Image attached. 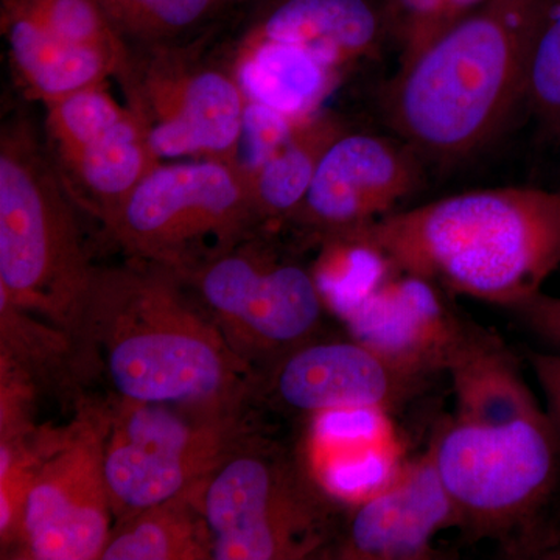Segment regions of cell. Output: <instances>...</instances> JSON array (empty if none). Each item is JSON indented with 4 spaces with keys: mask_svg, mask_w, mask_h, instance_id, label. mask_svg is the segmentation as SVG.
Masks as SVG:
<instances>
[{
    "mask_svg": "<svg viewBox=\"0 0 560 560\" xmlns=\"http://www.w3.org/2000/svg\"><path fill=\"white\" fill-rule=\"evenodd\" d=\"M202 512L215 560H301L329 552L335 508L283 448L246 440L210 475Z\"/></svg>",
    "mask_w": 560,
    "mask_h": 560,
    "instance_id": "6",
    "label": "cell"
},
{
    "mask_svg": "<svg viewBox=\"0 0 560 560\" xmlns=\"http://www.w3.org/2000/svg\"><path fill=\"white\" fill-rule=\"evenodd\" d=\"M242 411L119 400L109 412L105 474L116 523L202 488L248 440Z\"/></svg>",
    "mask_w": 560,
    "mask_h": 560,
    "instance_id": "8",
    "label": "cell"
},
{
    "mask_svg": "<svg viewBox=\"0 0 560 560\" xmlns=\"http://www.w3.org/2000/svg\"><path fill=\"white\" fill-rule=\"evenodd\" d=\"M389 35L400 50V65L415 58L447 27L448 0H385Z\"/></svg>",
    "mask_w": 560,
    "mask_h": 560,
    "instance_id": "26",
    "label": "cell"
},
{
    "mask_svg": "<svg viewBox=\"0 0 560 560\" xmlns=\"http://www.w3.org/2000/svg\"><path fill=\"white\" fill-rule=\"evenodd\" d=\"M202 489L205 486L116 523L101 560L212 559Z\"/></svg>",
    "mask_w": 560,
    "mask_h": 560,
    "instance_id": "20",
    "label": "cell"
},
{
    "mask_svg": "<svg viewBox=\"0 0 560 560\" xmlns=\"http://www.w3.org/2000/svg\"><path fill=\"white\" fill-rule=\"evenodd\" d=\"M109 412L84 411L35 456L18 536L24 558L98 560L116 518L105 474Z\"/></svg>",
    "mask_w": 560,
    "mask_h": 560,
    "instance_id": "11",
    "label": "cell"
},
{
    "mask_svg": "<svg viewBox=\"0 0 560 560\" xmlns=\"http://www.w3.org/2000/svg\"><path fill=\"white\" fill-rule=\"evenodd\" d=\"M430 451L464 539L508 559H560V431L547 411L506 423L453 418Z\"/></svg>",
    "mask_w": 560,
    "mask_h": 560,
    "instance_id": "4",
    "label": "cell"
},
{
    "mask_svg": "<svg viewBox=\"0 0 560 560\" xmlns=\"http://www.w3.org/2000/svg\"><path fill=\"white\" fill-rule=\"evenodd\" d=\"M46 131L70 198L103 226L162 162L142 121L106 84L46 106Z\"/></svg>",
    "mask_w": 560,
    "mask_h": 560,
    "instance_id": "13",
    "label": "cell"
},
{
    "mask_svg": "<svg viewBox=\"0 0 560 560\" xmlns=\"http://www.w3.org/2000/svg\"><path fill=\"white\" fill-rule=\"evenodd\" d=\"M308 120V119H307ZM305 120H293L259 103L248 102L237 164L246 175L259 168Z\"/></svg>",
    "mask_w": 560,
    "mask_h": 560,
    "instance_id": "27",
    "label": "cell"
},
{
    "mask_svg": "<svg viewBox=\"0 0 560 560\" xmlns=\"http://www.w3.org/2000/svg\"><path fill=\"white\" fill-rule=\"evenodd\" d=\"M422 180L416 154L393 140L345 130L330 143L290 221L320 237L388 215Z\"/></svg>",
    "mask_w": 560,
    "mask_h": 560,
    "instance_id": "15",
    "label": "cell"
},
{
    "mask_svg": "<svg viewBox=\"0 0 560 560\" xmlns=\"http://www.w3.org/2000/svg\"><path fill=\"white\" fill-rule=\"evenodd\" d=\"M234 0H145L119 24L125 39L142 44L173 39L205 25Z\"/></svg>",
    "mask_w": 560,
    "mask_h": 560,
    "instance_id": "25",
    "label": "cell"
},
{
    "mask_svg": "<svg viewBox=\"0 0 560 560\" xmlns=\"http://www.w3.org/2000/svg\"><path fill=\"white\" fill-rule=\"evenodd\" d=\"M545 0H489L453 22L385 91L390 127L438 161L480 150L525 101L534 35Z\"/></svg>",
    "mask_w": 560,
    "mask_h": 560,
    "instance_id": "3",
    "label": "cell"
},
{
    "mask_svg": "<svg viewBox=\"0 0 560 560\" xmlns=\"http://www.w3.org/2000/svg\"><path fill=\"white\" fill-rule=\"evenodd\" d=\"M268 370V393L283 410L298 415L399 410L431 381L397 366L353 338L304 342Z\"/></svg>",
    "mask_w": 560,
    "mask_h": 560,
    "instance_id": "14",
    "label": "cell"
},
{
    "mask_svg": "<svg viewBox=\"0 0 560 560\" xmlns=\"http://www.w3.org/2000/svg\"><path fill=\"white\" fill-rule=\"evenodd\" d=\"M327 238L366 246L441 290L514 308L560 267V191H464Z\"/></svg>",
    "mask_w": 560,
    "mask_h": 560,
    "instance_id": "2",
    "label": "cell"
},
{
    "mask_svg": "<svg viewBox=\"0 0 560 560\" xmlns=\"http://www.w3.org/2000/svg\"><path fill=\"white\" fill-rule=\"evenodd\" d=\"M73 345L119 400L242 411L259 383L184 280L147 261L95 268Z\"/></svg>",
    "mask_w": 560,
    "mask_h": 560,
    "instance_id": "1",
    "label": "cell"
},
{
    "mask_svg": "<svg viewBox=\"0 0 560 560\" xmlns=\"http://www.w3.org/2000/svg\"><path fill=\"white\" fill-rule=\"evenodd\" d=\"M260 220L235 162L161 164L105 224L132 260L184 276L248 238Z\"/></svg>",
    "mask_w": 560,
    "mask_h": 560,
    "instance_id": "7",
    "label": "cell"
},
{
    "mask_svg": "<svg viewBox=\"0 0 560 560\" xmlns=\"http://www.w3.org/2000/svg\"><path fill=\"white\" fill-rule=\"evenodd\" d=\"M338 117L320 110L302 121L256 171L246 175L260 223L290 220L311 189L324 153L342 131Z\"/></svg>",
    "mask_w": 560,
    "mask_h": 560,
    "instance_id": "21",
    "label": "cell"
},
{
    "mask_svg": "<svg viewBox=\"0 0 560 560\" xmlns=\"http://www.w3.org/2000/svg\"><path fill=\"white\" fill-rule=\"evenodd\" d=\"M139 47L119 81L158 158L237 164L248 98L232 70L202 61L194 44Z\"/></svg>",
    "mask_w": 560,
    "mask_h": 560,
    "instance_id": "9",
    "label": "cell"
},
{
    "mask_svg": "<svg viewBox=\"0 0 560 560\" xmlns=\"http://www.w3.org/2000/svg\"><path fill=\"white\" fill-rule=\"evenodd\" d=\"M486 2L489 0H448L447 27L471 11L480 9Z\"/></svg>",
    "mask_w": 560,
    "mask_h": 560,
    "instance_id": "31",
    "label": "cell"
},
{
    "mask_svg": "<svg viewBox=\"0 0 560 560\" xmlns=\"http://www.w3.org/2000/svg\"><path fill=\"white\" fill-rule=\"evenodd\" d=\"M541 341L560 350V300L537 293L511 308Z\"/></svg>",
    "mask_w": 560,
    "mask_h": 560,
    "instance_id": "28",
    "label": "cell"
},
{
    "mask_svg": "<svg viewBox=\"0 0 560 560\" xmlns=\"http://www.w3.org/2000/svg\"><path fill=\"white\" fill-rule=\"evenodd\" d=\"M77 206L27 120L0 136V300L79 335L94 278Z\"/></svg>",
    "mask_w": 560,
    "mask_h": 560,
    "instance_id": "5",
    "label": "cell"
},
{
    "mask_svg": "<svg viewBox=\"0 0 560 560\" xmlns=\"http://www.w3.org/2000/svg\"><path fill=\"white\" fill-rule=\"evenodd\" d=\"M456 394L455 418L478 423H506L541 410L517 360L499 340L451 371Z\"/></svg>",
    "mask_w": 560,
    "mask_h": 560,
    "instance_id": "22",
    "label": "cell"
},
{
    "mask_svg": "<svg viewBox=\"0 0 560 560\" xmlns=\"http://www.w3.org/2000/svg\"><path fill=\"white\" fill-rule=\"evenodd\" d=\"M58 38L130 61L131 49L101 0H3Z\"/></svg>",
    "mask_w": 560,
    "mask_h": 560,
    "instance_id": "23",
    "label": "cell"
},
{
    "mask_svg": "<svg viewBox=\"0 0 560 560\" xmlns=\"http://www.w3.org/2000/svg\"><path fill=\"white\" fill-rule=\"evenodd\" d=\"M0 20L22 90L44 106L106 84L110 77L119 79L127 69L128 62L58 38L10 7L2 5Z\"/></svg>",
    "mask_w": 560,
    "mask_h": 560,
    "instance_id": "18",
    "label": "cell"
},
{
    "mask_svg": "<svg viewBox=\"0 0 560 560\" xmlns=\"http://www.w3.org/2000/svg\"><path fill=\"white\" fill-rule=\"evenodd\" d=\"M447 528H456L455 510L429 448L357 508L331 552L350 560L440 559L433 541Z\"/></svg>",
    "mask_w": 560,
    "mask_h": 560,
    "instance_id": "16",
    "label": "cell"
},
{
    "mask_svg": "<svg viewBox=\"0 0 560 560\" xmlns=\"http://www.w3.org/2000/svg\"><path fill=\"white\" fill-rule=\"evenodd\" d=\"M541 385L545 386L548 396V415L560 431V357H541L537 363Z\"/></svg>",
    "mask_w": 560,
    "mask_h": 560,
    "instance_id": "29",
    "label": "cell"
},
{
    "mask_svg": "<svg viewBox=\"0 0 560 560\" xmlns=\"http://www.w3.org/2000/svg\"><path fill=\"white\" fill-rule=\"evenodd\" d=\"M386 35L375 0H270L243 39L296 44L345 70L377 54Z\"/></svg>",
    "mask_w": 560,
    "mask_h": 560,
    "instance_id": "17",
    "label": "cell"
},
{
    "mask_svg": "<svg viewBox=\"0 0 560 560\" xmlns=\"http://www.w3.org/2000/svg\"><path fill=\"white\" fill-rule=\"evenodd\" d=\"M103 9L109 14L116 27H119L125 18L130 16L132 11L138 9L145 0H101Z\"/></svg>",
    "mask_w": 560,
    "mask_h": 560,
    "instance_id": "30",
    "label": "cell"
},
{
    "mask_svg": "<svg viewBox=\"0 0 560 560\" xmlns=\"http://www.w3.org/2000/svg\"><path fill=\"white\" fill-rule=\"evenodd\" d=\"M232 73L248 102L293 120H307L340 83L345 70L296 44L242 39Z\"/></svg>",
    "mask_w": 560,
    "mask_h": 560,
    "instance_id": "19",
    "label": "cell"
},
{
    "mask_svg": "<svg viewBox=\"0 0 560 560\" xmlns=\"http://www.w3.org/2000/svg\"><path fill=\"white\" fill-rule=\"evenodd\" d=\"M338 291L337 304L353 340L422 377L451 374L500 340L456 311L440 287L388 261L357 285Z\"/></svg>",
    "mask_w": 560,
    "mask_h": 560,
    "instance_id": "12",
    "label": "cell"
},
{
    "mask_svg": "<svg viewBox=\"0 0 560 560\" xmlns=\"http://www.w3.org/2000/svg\"><path fill=\"white\" fill-rule=\"evenodd\" d=\"M246 241L179 278L242 357L270 368L315 340L324 296L313 272Z\"/></svg>",
    "mask_w": 560,
    "mask_h": 560,
    "instance_id": "10",
    "label": "cell"
},
{
    "mask_svg": "<svg viewBox=\"0 0 560 560\" xmlns=\"http://www.w3.org/2000/svg\"><path fill=\"white\" fill-rule=\"evenodd\" d=\"M525 102L560 135V0H545L530 49Z\"/></svg>",
    "mask_w": 560,
    "mask_h": 560,
    "instance_id": "24",
    "label": "cell"
}]
</instances>
